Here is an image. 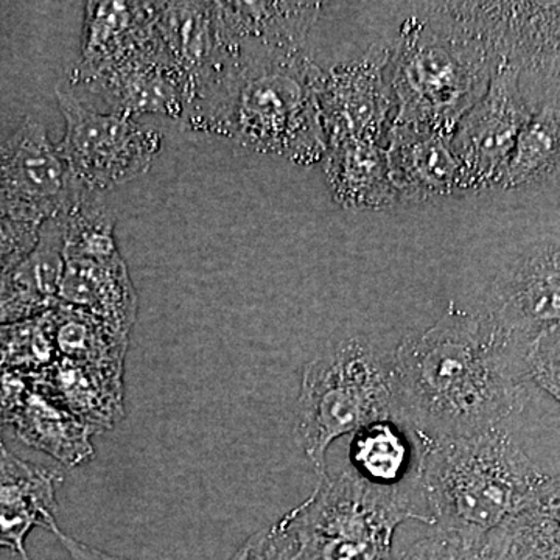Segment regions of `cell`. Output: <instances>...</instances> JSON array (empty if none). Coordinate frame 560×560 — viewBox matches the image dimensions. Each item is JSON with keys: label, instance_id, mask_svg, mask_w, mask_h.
Wrapping results in <instances>:
<instances>
[{"label": "cell", "instance_id": "obj_1", "mask_svg": "<svg viewBox=\"0 0 560 560\" xmlns=\"http://www.w3.org/2000/svg\"><path fill=\"white\" fill-rule=\"evenodd\" d=\"M530 352L488 312L451 304L394 353V418L416 440L470 436L506 425L528 400Z\"/></svg>", "mask_w": 560, "mask_h": 560}, {"label": "cell", "instance_id": "obj_2", "mask_svg": "<svg viewBox=\"0 0 560 560\" xmlns=\"http://www.w3.org/2000/svg\"><path fill=\"white\" fill-rule=\"evenodd\" d=\"M301 43L234 40L228 60L184 110L195 130L312 164L326 153L320 72Z\"/></svg>", "mask_w": 560, "mask_h": 560}, {"label": "cell", "instance_id": "obj_3", "mask_svg": "<svg viewBox=\"0 0 560 560\" xmlns=\"http://www.w3.org/2000/svg\"><path fill=\"white\" fill-rule=\"evenodd\" d=\"M416 441L420 489L442 528L489 534L533 508L548 478L508 425Z\"/></svg>", "mask_w": 560, "mask_h": 560}, {"label": "cell", "instance_id": "obj_4", "mask_svg": "<svg viewBox=\"0 0 560 560\" xmlns=\"http://www.w3.org/2000/svg\"><path fill=\"white\" fill-rule=\"evenodd\" d=\"M407 521L434 526L419 478L382 488L350 469L319 478L312 495L276 525L291 560H390L394 534Z\"/></svg>", "mask_w": 560, "mask_h": 560}, {"label": "cell", "instance_id": "obj_5", "mask_svg": "<svg viewBox=\"0 0 560 560\" xmlns=\"http://www.w3.org/2000/svg\"><path fill=\"white\" fill-rule=\"evenodd\" d=\"M495 55L453 20L404 33L394 69L399 113L394 124L411 125L451 138L459 120L489 90L499 68Z\"/></svg>", "mask_w": 560, "mask_h": 560}, {"label": "cell", "instance_id": "obj_6", "mask_svg": "<svg viewBox=\"0 0 560 560\" xmlns=\"http://www.w3.org/2000/svg\"><path fill=\"white\" fill-rule=\"evenodd\" d=\"M389 418L393 357L366 338L340 341L305 366L294 433L319 478L329 475L327 452L335 441Z\"/></svg>", "mask_w": 560, "mask_h": 560}, {"label": "cell", "instance_id": "obj_7", "mask_svg": "<svg viewBox=\"0 0 560 560\" xmlns=\"http://www.w3.org/2000/svg\"><path fill=\"white\" fill-rule=\"evenodd\" d=\"M57 101L66 124L58 151L83 189L102 194L150 171L161 151L160 132L135 117L88 108L65 86L57 88Z\"/></svg>", "mask_w": 560, "mask_h": 560}, {"label": "cell", "instance_id": "obj_8", "mask_svg": "<svg viewBox=\"0 0 560 560\" xmlns=\"http://www.w3.org/2000/svg\"><path fill=\"white\" fill-rule=\"evenodd\" d=\"M466 25L518 72L530 108L560 98V2L477 3ZM460 11V10H459Z\"/></svg>", "mask_w": 560, "mask_h": 560}, {"label": "cell", "instance_id": "obj_9", "mask_svg": "<svg viewBox=\"0 0 560 560\" xmlns=\"http://www.w3.org/2000/svg\"><path fill=\"white\" fill-rule=\"evenodd\" d=\"M80 186L39 120L27 117L0 142V213L43 226L69 212Z\"/></svg>", "mask_w": 560, "mask_h": 560}, {"label": "cell", "instance_id": "obj_10", "mask_svg": "<svg viewBox=\"0 0 560 560\" xmlns=\"http://www.w3.org/2000/svg\"><path fill=\"white\" fill-rule=\"evenodd\" d=\"M486 312L530 349L560 324V231L530 237L512 250L492 280Z\"/></svg>", "mask_w": 560, "mask_h": 560}, {"label": "cell", "instance_id": "obj_11", "mask_svg": "<svg viewBox=\"0 0 560 560\" xmlns=\"http://www.w3.org/2000/svg\"><path fill=\"white\" fill-rule=\"evenodd\" d=\"M533 114L517 70L500 62L485 97L459 120L451 147L460 172V190L499 189L501 175Z\"/></svg>", "mask_w": 560, "mask_h": 560}, {"label": "cell", "instance_id": "obj_12", "mask_svg": "<svg viewBox=\"0 0 560 560\" xmlns=\"http://www.w3.org/2000/svg\"><path fill=\"white\" fill-rule=\"evenodd\" d=\"M383 55H374V58L335 69L327 77L320 73V119L330 143L345 139L378 142L389 102L383 81Z\"/></svg>", "mask_w": 560, "mask_h": 560}, {"label": "cell", "instance_id": "obj_13", "mask_svg": "<svg viewBox=\"0 0 560 560\" xmlns=\"http://www.w3.org/2000/svg\"><path fill=\"white\" fill-rule=\"evenodd\" d=\"M61 482L60 471L21 459L0 440V550L31 560L25 540L33 528H58L55 512Z\"/></svg>", "mask_w": 560, "mask_h": 560}, {"label": "cell", "instance_id": "obj_14", "mask_svg": "<svg viewBox=\"0 0 560 560\" xmlns=\"http://www.w3.org/2000/svg\"><path fill=\"white\" fill-rule=\"evenodd\" d=\"M61 305L79 308L130 338L138 319V291L120 253L113 256L66 254Z\"/></svg>", "mask_w": 560, "mask_h": 560}, {"label": "cell", "instance_id": "obj_15", "mask_svg": "<svg viewBox=\"0 0 560 560\" xmlns=\"http://www.w3.org/2000/svg\"><path fill=\"white\" fill-rule=\"evenodd\" d=\"M385 151L397 198L425 201L460 190V172L451 138L411 125L394 124Z\"/></svg>", "mask_w": 560, "mask_h": 560}, {"label": "cell", "instance_id": "obj_16", "mask_svg": "<svg viewBox=\"0 0 560 560\" xmlns=\"http://www.w3.org/2000/svg\"><path fill=\"white\" fill-rule=\"evenodd\" d=\"M156 11L158 3H86L81 61L73 80L84 83L153 44L158 39Z\"/></svg>", "mask_w": 560, "mask_h": 560}, {"label": "cell", "instance_id": "obj_17", "mask_svg": "<svg viewBox=\"0 0 560 560\" xmlns=\"http://www.w3.org/2000/svg\"><path fill=\"white\" fill-rule=\"evenodd\" d=\"M65 232L60 217L39 228L38 243L0 279V326L38 318L61 305Z\"/></svg>", "mask_w": 560, "mask_h": 560}, {"label": "cell", "instance_id": "obj_18", "mask_svg": "<svg viewBox=\"0 0 560 560\" xmlns=\"http://www.w3.org/2000/svg\"><path fill=\"white\" fill-rule=\"evenodd\" d=\"M124 375L125 371L58 359L33 382L65 410L105 433L125 419Z\"/></svg>", "mask_w": 560, "mask_h": 560}, {"label": "cell", "instance_id": "obj_19", "mask_svg": "<svg viewBox=\"0 0 560 560\" xmlns=\"http://www.w3.org/2000/svg\"><path fill=\"white\" fill-rule=\"evenodd\" d=\"M10 427L25 445L46 453L62 466L77 467L94 458L92 438L98 431L51 400L35 382L14 411Z\"/></svg>", "mask_w": 560, "mask_h": 560}, {"label": "cell", "instance_id": "obj_20", "mask_svg": "<svg viewBox=\"0 0 560 560\" xmlns=\"http://www.w3.org/2000/svg\"><path fill=\"white\" fill-rule=\"evenodd\" d=\"M560 183V98L533 109L515 140L499 189L540 190Z\"/></svg>", "mask_w": 560, "mask_h": 560}, {"label": "cell", "instance_id": "obj_21", "mask_svg": "<svg viewBox=\"0 0 560 560\" xmlns=\"http://www.w3.org/2000/svg\"><path fill=\"white\" fill-rule=\"evenodd\" d=\"M349 460L364 481L396 488L418 478L419 444L399 420L382 419L350 436Z\"/></svg>", "mask_w": 560, "mask_h": 560}, {"label": "cell", "instance_id": "obj_22", "mask_svg": "<svg viewBox=\"0 0 560 560\" xmlns=\"http://www.w3.org/2000/svg\"><path fill=\"white\" fill-rule=\"evenodd\" d=\"M329 145L327 176L338 201L349 208H377L397 200L377 140L345 139Z\"/></svg>", "mask_w": 560, "mask_h": 560}, {"label": "cell", "instance_id": "obj_23", "mask_svg": "<svg viewBox=\"0 0 560 560\" xmlns=\"http://www.w3.org/2000/svg\"><path fill=\"white\" fill-rule=\"evenodd\" d=\"M58 359L125 371L130 338L79 308L60 305L51 311Z\"/></svg>", "mask_w": 560, "mask_h": 560}, {"label": "cell", "instance_id": "obj_24", "mask_svg": "<svg viewBox=\"0 0 560 560\" xmlns=\"http://www.w3.org/2000/svg\"><path fill=\"white\" fill-rule=\"evenodd\" d=\"M0 360L5 370L38 377L58 360L51 312L0 326Z\"/></svg>", "mask_w": 560, "mask_h": 560}, {"label": "cell", "instance_id": "obj_25", "mask_svg": "<svg viewBox=\"0 0 560 560\" xmlns=\"http://www.w3.org/2000/svg\"><path fill=\"white\" fill-rule=\"evenodd\" d=\"M423 537L390 560H482L488 534L442 528Z\"/></svg>", "mask_w": 560, "mask_h": 560}, {"label": "cell", "instance_id": "obj_26", "mask_svg": "<svg viewBox=\"0 0 560 560\" xmlns=\"http://www.w3.org/2000/svg\"><path fill=\"white\" fill-rule=\"evenodd\" d=\"M38 237L39 226L0 213V279L31 254Z\"/></svg>", "mask_w": 560, "mask_h": 560}, {"label": "cell", "instance_id": "obj_27", "mask_svg": "<svg viewBox=\"0 0 560 560\" xmlns=\"http://www.w3.org/2000/svg\"><path fill=\"white\" fill-rule=\"evenodd\" d=\"M230 560H291L289 545L278 525L259 530Z\"/></svg>", "mask_w": 560, "mask_h": 560}, {"label": "cell", "instance_id": "obj_28", "mask_svg": "<svg viewBox=\"0 0 560 560\" xmlns=\"http://www.w3.org/2000/svg\"><path fill=\"white\" fill-rule=\"evenodd\" d=\"M32 378L2 366L0 360V431L10 425L14 411L31 389Z\"/></svg>", "mask_w": 560, "mask_h": 560}, {"label": "cell", "instance_id": "obj_29", "mask_svg": "<svg viewBox=\"0 0 560 560\" xmlns=\"http://www.w3.org/2000/svg\"><path fill=\"white\" fill-rule=\"evenodd\" d=\"M530 363H560V324L537 338L530 352Z\"/></svg>", "mask_w": 560, "mask_h": 560}, {"label": "cell", "instance_id": "obj_30", "mask_svg": "<svg viewBox=\"0 0 560 560\" xmlns=\"http://www.w3.org/2000/svg\"><path fill=\"white\" fill-rule=\"evenodd\" d=\"M51 534L61 541L62 547L66 548V551L69 552L72 560H130L119 558V556L108 555V552L97 550V548L91 547V545L73 539V537L68 536V534L62 533L60 526Z\"/></svg>", "mask_w": 560, "mask_h": 560}, {"label": "cell", "instance_id": "obj_31", "mask_svg": "<svg viewBox=\"0 0 560 560\" xmlns=\"http://www.w3.org/2000/svg\"><path fill=\"white\" fill-rule=\"evenodd\" d=\"M530 381L560 404V363H530Z\"/></svg>", "mask_w": 560, "mask_h": 560}, {"label": "cell", "instance_id": "obj_32", "mask_svg": "<svg viewBox=\"0 0 560 560\" xmlns=\"http://www.w3.org/2000/svg\"><path fill=\"white\" fill-rule=\"evenodd\" d=\"M537 501H552L560 503V474L556 477H548L545 485L541 486L539 499Z\"/></svg>", "mask_w": 560, "mask_h": 560}, {"label": "cell", "instance_id": "obj_33", "mask_svg": "<svg viewBox=\"0 0 560 560\" xmlns=\"http://www.w3.org/2000/svg\"><path fill=\"white\" fill-rule=\"evenodd\" d=\"M547 560H560V552H559V555L552 556V558L547 559Z\"/></svg>", "mask_w": 560, "mask_h": 560}]
</instances>
